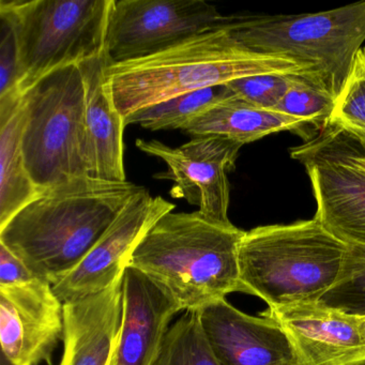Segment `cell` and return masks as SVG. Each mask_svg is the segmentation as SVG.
Returning a JSON list of instances; mask_svg holds the SVG:
<instances>
[{"instance_id": "3957f363", "label": "cell", "mask_w": 365, "mask_h": 365, "mask_svg": "<svg viewBox=\"0 0 365 365\" xmlns=\"http://www.w3.org/2000/svg\"><path fill=\"white\" fill-rule=\"evenodd\" d=\"M245 232L194 212L161 217L136 247L129 266L165 290L181 312L198 311L245 292L239 245Z\"/></svg>"}, {"instance_id": "7402d4cb", "label": "cell", "mask_w": 365, "mask_h": 365, "mask_svg": "<svg viewBox=\"0 0 365 365\" xmlns=\"http://www.w3.org/2000/svg\"><path fill=\"white\" fill-rule=\"evenodd\" d=\"M317 303L356 318H365V245H348L341 273Z\"/></svg>"}, {"instance_id": "7c38bea8", "label": "cell", "mask_w": 365, "mask_h": 365, "mask_svg": "<svg viewBox=\"0 0 365 365\" xmlns=\"http://www.w3.org/2000/svg\"><path fill=\"white\" fill-rule=\"evenodd\" d=\"M63 337V302L53 285L34 277L0 285V343L12 365L52 363Z\"/></svg>"}, {"instance_id": "2e32d148", "label": "cell", "mask_w": 365, "mask_h": 365, "mask_svg": "<svg viewBox=\"0 0 365 365\" xmlns=\"http://www.w3.org/2000/svg\"><path fill=\"white\" fill-rule=\"evenodd\" d=\"M123 317V274L98 294L63 302L59 365H110Z\"/></svg>"}, {"instance_id": "9c48e42d", "label": "cell", "mask_w": 365, "mask_h": 365, "mask_svg": "<svg viewBox=\"0 0 365 365\" xmlns=\"http://www.w3.org/2000/svg\"><path fill=\"white\" fill-rule=\"evenodd\" d=\"M205 0H113L106 37L110 65L159 54L225 22Z\"/></svg>"}, {"instance_id": "ffe728a7", "label": "cell", "mask_w": 365, "mask_h": 365, "mask_svg": "<svg viewBox=\"0 0 365 365\" xmlns=\"http://www.w3.org/2000/svg\"><path fill=\"white\" fill-rule=\"evenodd\" d=\"M232 95L226 84L185 93L130 115L125 119V125H138L150 131L182 130L211 106Z\"/></svg>"}, {"instance_id": "484cf974", "label": "cell", "mask_w": 365, "mask_h": 365, "mask_svg": "<svg viewBox=\"0 0 365 365\" xmlns=\"http://www.w3.org/2000/svg\"><path fill=\"white\" fill-rule=\"evenodd\" d=\"M0 21H1V39H0V99H1L11 93H19L16 89L18 50H16V36L11 25L5 19L0 18Z\"/></svg>"}, {"instance_id": "ba28073f", "label": "cell", "mask_w": 365, "mask_h": 365, "mask_svg": "<svg viewBox=\"0 0 365 365\" xmlns=\"http://www.w3.org/2000/svg\"><path fill=\"white\" fill-rule=\"evenodd\" d=\"M290 157L307 170L316 219L346 245H365V150L351 136L328 125Z\"/></svg>"}, {"instance_id": "5b68a950", "label": "cell", "mask_w": 365, "mask_h": 365, "mask_svg": "<svg viewBox=\"0 0 365 365\" xmlns=\"http://www.w3.org/2000/svg\"><path fill=\"white\" fill-rule=\"evenodd\" d=\"M222 26L253 52L307 66L336 101L365 41V1L316 14L226 16Z\"/></svg>"}, {"instance_id": "603a6c76", "label": "cell", "mask_w": 365, "mask_h": 365, "mask_svg": "<svg viewBox=\"0 0 365 365\" xmlns=\"http://www.w3.org/2000/svg\"><path fill=\"white\" fill-rule=\"evenodd\" d=\"M335 99L314 82L309 74L297 76L275 112L299 119L317 131L328 127L334 110Z\"/></svg>"}, {"instance_id": "ac0fdd59", "label": "cell", "mask_w": 365, "mask_h": 365, "mask_svg": "<svg viewBox=\"0 0 365 365\" xmlns=\"http://www.w3.org/2000/svg\"><path fill=\"white\" fill-rule=\"evenodd\" d=\"M22 95L0 99V228L40 194L22 148Z\"/></svg>"}, {"instance_id": "cb8c5ba5", "label": "cell", "mask_w": 365, "mask_h": 365, "mask_svg": "<svg viewBox=\"0 0 365 365\" xmlns=\"http://www.w3.org/2000/svg\"><path fill=\"white\" fill-rule=\"evenodd\" d=\"M329 125L351 136L365 150V46L354 57L349 76L335 101Z\"/></svg>"}, {"instance_id": "6da1fadb", "label": "cell", "mask_w": 365, "mask_h": 365, "mask_svg": "<svg viewBox=\"0 0 365 365\" xmlns=\"http://www.w3.org/2000/svg\"><path fill=\"white\" fill-rule=\"evenodd\" d=\"M142 187L86 176L44 190L0 228V245L36 277L56 285L84 260Z\"/></svg>"}, {"instance_id": "52a82bcc", "label": "cell", "mask_w": 365, "mask_h": 365, "mask_svg": "<svg viewBox=\"0 0 365 365\" xmlns=\"http://www.w3.org/2000/svg\"><path fill=\"white\" fill-rule=\"evenodd\" d=\"M112 1L1 0L0 18L16 36L19 93L56 70L103 53Z\"/></svg>"}, {"instance_id": "8992f818", "label": "cell", "mask_w": 365, "mask_h": 365, "mask_svg": "<svg viewBox=\"0 0 365 365\" xmlns=\"http://www.w3.org/2000/svg\"><path fill=\"white\" fill-rule=\"evenodd\" d=\"M22 106L23 153L38 190L91 176L80 66L61 68L38 81L22 93Z\"/></svg>"}, {"instance_id": "d6986e66", "label": "cell", "mask_w": 365, "mask_h": 365, "mask_svg": "<svg viewBox=\"0 0 365 365\" xmlns=\"http://www.w3.org/2000/svg\"><path fill=\"white\" fill-rule=\"evenodd\" d=\"M305 127L299 119L257 108L232 95L196 117L182 131L193 136H223L245 146L277 132L299 133Z\"/></svg>"}, {"instance_id": "8fae6325", "label": "cell", "mask_w": 365, "mask_h": 365, "mask_svg": "<svg viewBox=\"0 0 365 365\" xmlns=\"http://www.w3.org/2000/svg\"><path fill=\"white\" fill-rule=\"evenodd\" d=\"M174 204L153 196L143 187L117 215L88 255L63 281L53 285L63 302L98 294L125 273L130 260L147 232Z\"/></svg>"}, {"instance_id": "7a4b0ae2", "label": "cell", "mask_w": 365, "mask_h": 365, "mask_svg": "<svg viewBox=\"0 0 365 365\" xmlns=\"http://www.w3.org/2000/svg\"><path fill=\"white\" fill-rule=\"evenodd\" d=\"M271 73L312 76L309 67L292 59L245 48L222 26L159 54L108 66L106 82L125 120L138 110L185 93Z\"/></svg>"}, {"instance_id": "4fadbf2b", "label": "cell", "mask_w": 365, "mask_h": 365, "mask_svg": "<svg viewBox=\"0 0 365 365\" xmlns=\"http://www.w3.org/2000/svg\"><path fill=\"white\" fill-rule=\"evenodd\" d=\"M200 328L219 365H299L283 329L243 313L226 299L198 309Z\"/></svg>"}, {"instance_id": "30bf717a", "label": "cell", "mask_w": 365, "mask_h": 365, "mask_svg": "<svg viewBox=\"0 0 365 365\" xmlns=\"http://www.w3.org/2000/svg\"><path fill=\"white\" fill-rule=\"evenodd\" d=\"M243 145L217 135H196L179 147L159 140H136L146 155L165 162L168 170L155 175L160 180L174 182L170 195L198 207L202 215L230 225V185L228 173L234 170Z\"/></svg>"}, {"instance_id": "44dd1931", "label": "cell", "mask_w": 365, "mask_h": 365, "mask_svg": "<svg viewBox=\"0 0 365 365\" xmlns=\"http://www.w3.org/2000/svg\"><path fill=\"white\" fill-rule=\"evenodd\" d=\"M155 365H219L200 328L197 311H185L170 327Z\"/></svg>"}, {"instance_id": "277c9868", "label": "cell", "mask_w": 365, "mask_h": 365, "mask_svg": "<svg viewBox=\"0 0 365 365\" xmlns=\"http://www.w3.org/2000/svg\"><path fill=\"white\" fill-rule=\"evenodd\" d=\"M347 247L315 217L253 228L239 245L241 283L268 307L317 303L336 282Z\"/></svg>"}, {"instance_id": "e0dca14e", "label": "cell", "mask_w": 365, "mask_h": 365, "mask_svg": "<svg viewBox=\"0 0 365 365\" xmlns=\"http://www.w3.org/2000/svg\"><path fill=\"white\" fill-rule=\"evenodd\" d=\"M110 65L106 51L80 63L85 85V119L91 158V177L106 181H125L123 166L125 120L106 86Z\"/></svg>"}, {"instance_id": "4316f807", "label": "cell", "mask_w": 365, "mask_h": 365, "mask_svg": "<svg viewBox=\"0 0 365 365\" xmlns=\"http://www.w3.org/2000/svg\"><path fill=\"white\" fill-rule=\"evenodd\" d=\"M34 277L36 275L18 257L0 245V285L20 283Z\"/></svg>"}, {"instance_id": "83f0119b", "label": "cell", "mask_w": 365, "mask_h": 365, "mask_svg": "<svg viewBox=\"0 0 365 365\" xmlns=\"http://www.w3.org/2000/svg\"><path fill=\"white\" fill-rule=\"evenodd\" d=\"M360 327L362 330L363 334L365 336V318H360Z\"/></svg>"}, {"instance_id": "d4e9b609", "label": "cell", "mask_w": 365, "mask_h": 365, "mask_svg": "<svg viewBox=\"0 0 365 365\" xmlns=\"http://www.w3.org/2000/svg\"><path fill=\"white\" fill-rule=\"evenodd\" d=\"M297 76L301 74H257L232 81L226 85L236 97L257 108L274 110Z\"/></svg>"}, {"instance_id": "f1b7e54d", "label": "cell", "mask_w": 365, "mask_h": 365, "mask_svg": "<svg viewBox=\"0 0 365 365\" xmlns=\"http://www.w3.org/2000/svg\"><path fill=\"white\" fill-rule=\"evenodd\" d=\"M1 365H12L11 363L8 362L3 356H1Z\"/></svg>"}, {"instance_id": "5bb4252c", "label": "cell", "mask_w": 365, "mask_h": 365, "mask_svg": "<svg viewBox=\"0 0 365 365\" xmlns=\"http://www.w3.org/2000/svg\"><path fill=\"white\" fill-rule=\"evenodd\" d=\"M262 316L283 329L299 365H365L360 318L319 303L268 307Z\"/></svg>"}, {"instance_id": "9a60e30c", "label": "cell", "mask_w": 365, "mask_h": 365, "mask_svg": "<svg viewBox=\"0 0 365 365\" xmlns=\"http://www.w3.org/2000/svg\"><path fill=\"white\" fill-rule=\"evenodd\" d=\"M180 311L170 294L136 269L123 273V317L110 365H155Z\"/></svg>"}]
</instances>
